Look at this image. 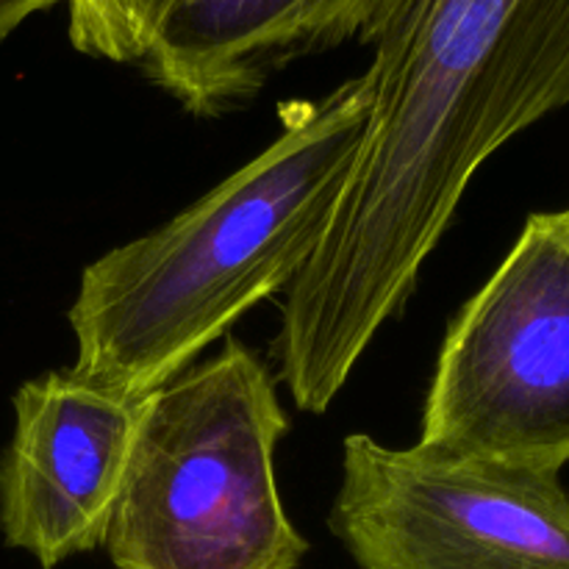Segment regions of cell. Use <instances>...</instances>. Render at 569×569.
<instances>
[{
	"label": "cell",
	"mask_w": 569,
	"mask_h": 569,
	"mask_svg": "<svg viewBox=\"0 0 569 569\" xmlns=\"http://www.w3.org/2000/svg\"><path fill=\"white\" fill-rule=\"evenodd\" d=\"M61 0H0V42L17 31L28 17L53 9Z\"/></svg>",
	"instance_id": "cell-10"
},
{
	"label": "cell",
	"mask_w": 569,
	"mask_h": 569,
	"mask_svg": "<svg viewBox=\"0 0 569 569\" xmlns=\"http://www.w3.org/2000/svg\"><path fill=\"white\" fill-rule=\"evenodd\" d=\"M403 3L406 0H356V31H359V42L370 44L376 39V33L383 28V22Z\"/></svg>",
	"instance_id": "cell-9"
},
{
	"label": "cell",
	"mask_w": 569,
	"mask_h": 569,
	"mask_svg": "<svg viewBox=\"0 0 569 569\" xmlns=\"http://www.w3.org/2000/svg\"><path fill=\"white\" fill-rule=\"evenodd\" d=\"M370 44L365 142L278 326L331 378L409 303L478 167L569 106V0H406Z\"/></svg>",
	"instance_id": "cell-1"
},
{
	"label": "cell",
	"mask_w": 569,
	"mask_h": 569,
	"mask_svg": "<svg viewBox=\"0 0 569 569\" xmlns=\"http://www.w3.org/2000/svg\"><path fill=\"white\" fill-rule=\"evenodd\" d=\"M14 433L0 456V533L42 569L103 548L144 398L53 370L14 395Z\"/></svg>",
	"instance_id": "cell-6"
},
{
	"label": "cell",
	"mask_w": 569,
	"mask_h": 569,
	"mask_svg": "<svg viewBox=\"0 0 569 569\" xmlns=\"http://www.w3.org/2000/svg\"><path fill=\"white\" fill-rule=\"evenodd\" d=\"M422 445L467 459L569 465V211H539L445 333Z\"/></svg>",
	"instance_id": "cell-4"
},
{
	"label": "cell",
	"mask_w": 569,
	"mask_h": 569,
	"mask_svg": "<svg viewBox=\"0 0 569 569\" xmlns=\"http://www.w3.org/2000/svg\"><path fill=\"white\" fill-rule=\"evenodd\" d=\"M559 476L353 433L328 526L359 569H569Z\"/></svg>",
	"instance_id": "cell-5"
},
{
	"label": "cell",
	"mask_w": 569,
	"mask_h": 569,
	"mask_svg": "<svg viewBox=\"0 0 569 569\" xmlns=\"http://www.w3.org/2000/svg\"><path fill=\"white\" fill-rule=\"evenodd\" d=\"M70 42L78 53L114 64H137L161 22L181 0H64Z\"/></svg>",
	"instance_id": "cell-8"
},
{
	"label": "cell",
	"mask_w": 569,
	"mask_h": 569,
	"mask_svg": "<svg viewBox=\"0 0 569 569\" xmlns=\"http://www.w3.org/2000/svg\"><path fill=\"white\" fill-rule=\"evenodd\" d=\"M350 39L356 0H181L139 67L189 114L220 117L292 61Z\"/></svg>",
	"instance_id": "cell-7"
},
{
	"label": "cell",
	"mask_w": 569,
	"mask_h": 569,
	"mask_svg": "<svg viewBox=\"0 0 569 569\" xmlns=\"http://www.w3.org/2000/svg\"><path fill=\"white\" fill-rule=\"evenodd\" d=\"M567 211H569V209H567Z\"/></svg>",
	"instance_id": "cell-11"
},
{
	"label": "cell",
	"mask_w": 569,
	"mask_h": 569,
	"mask_svg": "<svg viewBox=\"0 0 569 569\" xmlns=\"http://www.w3.org/2000/svg\"><path fill=\"white\" fill-rule=\"evenodd\" d=\"M289 431L259 356L226 348L144 398L103 548L114 569H298L276 448Z\"/></svg>",
	"instance_id": "cell-3"
},
{
	"label": "cell",
	"mask_w": 569,
	"mask_h": 569,
	"mask_svg": "<svg viewBox=\"0 0 569 569\" xmlns=\"http://www.w3.org/2000/svg\"><path fill=\"white\" fill-rule=\"evenodd\" d=\"M367 120L361 76L281 106V133L259 156L170 222L94 259L70 306L72 370L142 400L292 287L331 226Z\"/></svg>",
	"instance_id": "cell-2"
}]
</instances>
